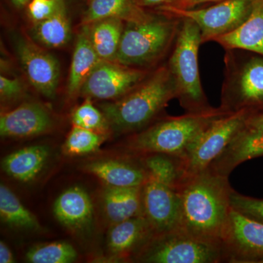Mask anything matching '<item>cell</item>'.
Here are the masks:
<instances>
[{"label": "cell", "mask_w": 263, "mask_h": 263, "mask_svg": "<svg viewBox=\"0 0 263 263\" xmlns=\"http://www.w3.org/2000/svg\"><path fill=\"white\" fill-rule=\"evenodd\" d=\"M228 177L208 167L185 179L178 190L181 229L200 239L222 243L232 210L233 189Z\"/></svg>", "instance_id": "cell-1"}, {"label": "cell", "mask_w": 263, "mask_h": 263, "mask_svg": "<svg viewBox=\"0 0 263 263\" xmlns=\"http://www.w3.org/2000/svg\"><path fill=\"white\" fill-rule=\"evenodd\" d=\"M178 86L168 65L150 72L134 89L101 106L109 126L119 133H138L150 125L171 100Z\"/></svg>", "instance_id": "cell-2"}, {"label": "cell", "mask_w": 263, "mask_h": 263, "mask_svg": "<svg viewBox=\"0 0 263 263\" xmlns=\"http://www.w3.org/2000/svg\"><path fill=\"white\" fill-rule=\"evenodd\" d=\"M230 113L219 108L166 117L129 138L127 148L136 155L167 154L184 159L199 136L217 118Z\"/></svg>", "instance_id": "cell-3"}, {"label": "cell", "mask_w": 263, "mask_h": 263, "mask_svg": "<svg viewBox=\"0 0 263 263\" xmlns=\"http://www.w3.org/2000/svg\"><path fill=\"white\" fill-rule=\"evenodd\" d=\"M181 22L177 17L157 12L141 22L125 23L114 61L146 70L174 47Z\"/></svg>", "instance_id": "cell-4"}, {"label": "cell", "mask_w": 263, "mask_h": 263, "mask_svg": "<svg viewBox=\"0 0 263 263\" xmlns=\"http://www.w3.org/2000/svg\"><path fill=\"white\" fill-rule=\"evenodd\" d=\"M181 26L168 65L178 86V100L186 112L209 110L202 89L198 65V51L202 44L201 33L196 23L181 18Z\"/></svg>", "instance_id": "cell-5"}, {"label": "cell", "mask_w": 263, "mask_h": 263, "mask_svg": "<svg viewBox=\"0 0 263 263\" xmlns=\"http://www.w3.org/2000/svg\"><path fill=\"white\" fill-rule=\"evenodd\" d=\"M138 256L145 262H224L222 243L200 239L181 228L155 235Z\"/></svg>", "instance_id": "cell-6"}, {"label": "cell", "mask_w": 263, "mask_h": 263, "mask_svg": "<svg viewBox=\"0 0 263 263\" xmlns=\"http://www.w3.org/2000/svg\"><path fill=\"white\" fill-rule=\"evenodd\" d=\"M227 52L226 76L219 107L230 113L263 107V57L240 62L233 51Z\"/></svg>", "instance_id": "cell-7"}, {"label": "cell", "mask_w": 263, "mask_h": 263, "mask_svg": "<svg viewBox=\"0 0 263 263\" xmlns=\"http://www.w3.org/2000/svg\"><path fill=\"white\" fill-rule=\"evenodd\" d=\"M254 0H222L207 8L181 9L171 5L156 8L157 12L180 18H189L197 24L202 43L233 32L247 20Z\"/></svg>", "instance_id": "cell-8"}, {"label": "cell", "mask_w": 263, "mask_h": 263, "mask_svg": "<svg viewBox=\"0 0 263 263\" xmlns=\"http://www.w3.org/2000/svg\"><path fill=\"white\" fill-rule=\"evenodd\" d=\"M250 111L245 109L224 114L204 129L183 159L186 178L209 167L233 141Z\"/></svg>", "instance_id": "cell-9"}, {"label": "cell", "mask_w": 263, "mask_h": 263, "mask_svg": "<svg viewBox=\"0 0 263 263\" xmlns=\"http://www.w3.org/2000/svg\"><path fill=\"white\" fill-rule=\"evenodd\" d=\"M148 70L101 60L85 81L80 94L86 98L117 100L146 79Z\"/></svg>", "instance_id": "cell-10"}, {"label": "cell", "mask_w": 263, "mask_h": 263, "mask_svg": "<svg viewBox=\"0 0 263 263\" xmlns=\"http://www.w3.org/2000/svg\"><path fill=\"white\" fill-rule=\"evenodd\" d=\"M142 214L155 235L179 229L181 204L179 192L148 176L142 186Z\"/></svg>", "instance_id": "cell-11"}, {"label": "cell", "mask_w": 263, "mask_h": 263, "mask_svg": "<svg viewBox=\"0 0 263 263\" xmlns=\"http://www.w3.org/2000/svg\"><path fill=\"white\" fill-rule=\"evenodd\" d=\"M259 157H263V107L251 110L233 141L209 167L229 176L239 164Z\"/></svg>", "instance_id": "cell-12"}, {"label": "cell", "mask_w": 263, "mask_h": 263, "mask_svg": "<svg viewBox=\"0 0 263 263\" xmlns=\"http://www.w3.org/2000/svg\"><path fill=\"white\" fill-rule=\"evenodd\" d=\"M222 245L224 262H263V223L232 209Z\"/></svg>", "instance_id": "cell-13"}, {"label": "cell", "mask_w": 263, "mask_h": 263, "mask_svg": "<svg viewBox=\"0 0 263 263\" xmlns=\"http://www.w3.org/2000/svg\"><path fill=\"white\" fill-rule=\"evenodd\" d=\"M15 51L33 87L46 98H54L60 78V65L56 57L24 37L15 41Z\"/></svg>", "instance_id": "cell-14"}, {"label": "cell", "mask_w": 263, "mask_h": 263, "mask_svg": "<svg viewBox=\"0 0 263 263\" xmlns=\"http://www.w3.org/2000/svg\"><path fill=\"white\" fill-rule=\"evenodd\" d=\"M53 121L41 104L25 103L1 114L0 135L3 138H24L41 136L51 130Z\"/></svg>", "instance_id": "cell-15"}, {"label": "cell", "mask_w": 263, "mask_h": 263, "mask_svg": "<svg viewBox=\"0 0 263 263\" xmlns=\"http://www.w3.org/2000/svg\"><path fill=\"white\" fill-rule=\"evenodd\" d=\"M155 235L143 214L135 216L114 224L109 232V250L115 255L124 257L136 252L139 254Z\"/></svg>", "instance_id": "cell-16"}, {"label": "cell", "mask_w": 263, "mask_h": 263, "mask_svg": "<svg viewBox=\"0 0 263 263\" xmlns=\"http://www.w3.org/2000/svg\"><path fill=\"white\" fill-rule=\"evenodd\" d=\"M213 41L226 51L242 50L263 57V0H254L250 15L239 27Z\"/></svg>", "instance_id": "cell-17"}, {"label": "cell", "mask_w": 263, "mask_h": 263, "mask_svg": "<svg viewBox=\"0 0 263 263\" xmlns=\"http://www.w3.org/2000/svg\"><path fill=\"white\" fill-rule=\"evenodd\" d=\"M53 213L62 226L71 230L82 229L92 219V202L83 189L73 186L57 197Z\"/></svg>", "instance_id": "cell-18"}, {"label": "cell", "mask_w": 263, "mask_h": 263, "mask_svg": "<svg viewBox=\"0 0 263 263\" xmlns=\"http://www.w3.org/2000/svg\"><path fill=\"white\" fill-rule=\"evenodd\" d=\"M85 171L103 181L107 186L116 187L143 186L148 174L141 164L118 160H100L84 166Z\"/></svg>", "instance_id": "cell-19"}, {"label": "cell", "mask_w": 263, "mask_h": 263, "mask_svg": "<svg viewBox=\"0 0 263 263\" xmlns=\"http://www.w3.org/2000/svg\"><path fill=\"white\" fill-rule=\"evenodd\" d=\"M100 61L90 41L87 28L83 25L76 40L67 81V94L70 98L80 94L85 81Z\"/></svg>", "instance_id": "cell-20"}, {"label": "cell", "mask_w": 263, "mask_h": 263, "mask_svg": "<svg viewBox=\"0 0 263 263\" xmlns=\"http://www.w3.org/2000/svg\"><path fill=\"white\" fill-rule=\"evenodd\" d=\"M104 211L113 224L142 214V186H107L103 193Z\"/></svg>", "instance_id": "cell-21"}, {"label": "cell", "mask_w": 263, "mask_h": 263, "mask_svg": "<svg viewBox=\"0 0 263 263\" xmlns=\"http://www.w3.org/2000/svg\"><path fill=\"white\" fill-rule=\"evenodd\" d=\"M48 156L47 147H25L7 156L3 161V169L13 179L28 182L42 171Z\"/></svg>", "instance_id": "cell-22"}, {"label": "cell", "mask_w": 263, "mask_h": 263, "mask_svg": "<svg viewBox=\"0 0 263 263\" xmlns=\"http://www.w3.org/2000/svg\"><path fill=\"white\" fill-rule=\"evenodd\" d=\"M149 15L133 0H89L82 24L86 25L107 18L120 19L125 23L138 22Z\"/></svg>", "instance_id": "cell-23"}, {"label": "cell", "mask_w": 263, "mask_h": 263, "mask_svg": "<svg viewBox=\"0 0 263 263\" xmlns=\"http://www.w3.org/2000/svg\"><path fill=\"white\" fill-rule=\"evenodd\" d=\"M125 22L107 18L86 24L90 41L101 60L114 61L117 56Z\"/></svg>", "instance_id": "cell-24"}, {"label": "cell", "mask_w": 263, "mask_h": 263, "mask_svg": "<svg viewBox=\"0 0 263 263\" xmlns=\"http://www.w3.org/2000/svg\"><path fill=\"white\" fill-rule=\"evenodd\" d=\"M140 156L141 163L148 176L178 191L186 179L182 157L162 153Z\"/></svg>", "instance_id": "cell-25"}, {"label": "cell", "mask_w": 263, "mask_h": 263, "mask_svg": "<svg viewBox=\"0 0 263 263\" xmlns=\"http://www.w3.org/2000/svg\"><path fill=\"white\" fill-rule=\"evenodd\" d=\"M33 37L47 48H58L65 46L71 37L70 18L63 8L46 20L34 24Z\"/></svg>", "instance_id": "cell-26"}, {"label": "cell", "mask_w": 263, "mask_h": 263, "mask_svg": "<svg viewBox=\"0 0 263 263\" xmlns=\"http://www.w3.org/2000/svg\"><path fill=\"white\" fill-rule=\"evenodd\" d=\"M0 216L5 223L15 228L36 230L40 227L35 216L3 184L0 186Z\"/></svg>", "instance_id": "cell-27"}, {"label": "cell", "mask_w": 263, "mask_h": 263, "mask_svg": "<svg viewBox=\"0 0 263 263\" xmlns=\"http://www.w3.org/2000/svg\"><path fill=\"white\" fill-rule=\"evenodd\" d=\"M75 248L67 242H53L34 246L26 254L32 263H70L77 258Z\"/></svg>", "instance_id": "cell-28"}, {"label": "cell", "mask_w": 263, "mask_h": 263, "mask_svg": "<svg viewBox=\"0 0 263 263\" xmlns=\"http://www.w3.org/2000/svg\"><path fill=\"white\" fill-rule=\"evenodd\" d=\"M105 138L103 133L73 126L64 143L63 151L69 156L88 155L98 150Z\"/></svg>", "instance_id": "cell-29"}, {"label": "cell", "mask_w": 263, "mask_h": 263, "mask_svg": "<svg viewBox=\"0 0 263 263\" xmlns=\"http://www.w3.org/2000/svg\"><path fill=\"white\" fill-rule=\"evenodd\" d=\"M73 126L104 133L109 127L103 112L93 105L91 99L85 101L74 109L71 116Z\"/></svg>", "instance_id": "cell-30"}, {"label": "cell", "mask_w": 263, "mask_h": 263, "mask_svg": "<svg viewBox=\"0 0 263 263\" xmlns=\"http://www.w3.org/2000/svg\"><path fill=\"white\" fill-rule=\"evenodd\" d=\"M230 205L233 211L245 217L263 223V199L241 195L233 190L230 195Z\"/></svg>", "instance_id": "cell-31"}, {"label": "cell", "mask_w": 263, "mask_h": 263, "mask_svg": "<svg viewBox=\"0 0 263 263\" xmlns=\"http://www.w3.org/2000/svg\"><path fill=\"white\" fill-rule=\"evenodd\" d=\"M65 8V0H31L27 5V12L35 24L50 18Z\"/></svg>", "instance_id": "cell-32"}, {"label": "cell", "mask_w": 263, "mask_h": 263, "mask_svg": "<svg viewBox=\"0 0 263 263\" xmlns=\"http://www.w3.org/2000/svg\"><path fill=\"white\" fill-rule=\"evenodd\" d=\"M23 83L18 79H10L6 76H0V97L2 101L16 100L24 94Z\"/></svg>", "instance_id": "cell-33"}, {"label": "cell", "mask_w": 263, "mask_h": 263, "mask_svg": "<svg viewBox=\"0 0 263 263\" xmlns=\"http://www.w3.org/2000/svg\"><path fill=\"white\" fill-rule=\"evenodd\" d=\"M222 0H176L171 5L175 8H181V9H192L197 8L202 5L209 4V3H216Z\"/></svg>", "instance_id": "cell-34"}, {"label": "cell", "mask_w": 263, "mask_h": 263, "mask_svg": "<svg viewBox=\"0 0 263 263\" xmlns=\"http://www.w3.org/2000/svg\"><path fill=\"white\" fill-rule=\"evenodd\" d=\"M133 1L140 8L155 7L157 8L160 6H163V5L172 4L176 0H133Z\"/></svg>", "instance_id": "cell-35"}, {"label": "cell", "mask_w": 263, "mask_h": 263, "mask_svg": "<svg viewBox=\"0 0 263 263\" xmlns=\"http://www.w3.org/2000/svg\"><path fill=\"white\" fill-rule=\"evenodd\" d=\"M14 257L13 253L4 242H0V262L12 263L14 262Z\"/></svg>", "instance_id": "cell-36"}, {"label": "cell", "mask_w": 263, "mask_h": 263, "mask_svg": "<svg viewBox=\"0 0 263 263\" xmlns=\"http://www.w3.org/2000/svg\"><path fill=\"white\" fill-rule=\"evenodd\" d=\"M30 1L31 0H10L13 6L18 9H22L24 7L27 6Z\"/></svg>", "instance_id": "cell-37"}]
</instances>
